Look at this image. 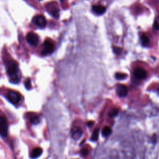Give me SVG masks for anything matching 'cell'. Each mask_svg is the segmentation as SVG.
I'll return each instance as SVG.
<instances>
[{
	"label": "cell",
	"mask_w": 159,
	"mask_h": 159,
	"mask_svg": "<svg viewBox=\"0 0 159 159\" xmlns=\"http://www.w3.org/2000/svg\"><path fill=\"white\" fill-rule=\"evenodd\" d=\"M6 69L8 75L10 77V81L13 83H18L20 78L17 75L19 71L18 64L14 60H9L6 63Z\"/></svg>",
	"instance_id": "cell-1"
},
{
	"label": "cell",
	"mask_w": 159,
	"mask_h": 159,
	"mask_svg": "<svg viewBox=\"0 0 159 159\" xmlns=\"http://www.w3.org/2000/svg\"><path fill=\"white\" fill-rule=\"evenodd\" d=\"M8 100L13 105H16L21 100V95L19 93L11 90L7 94Z\"/></svg>",
	"instance_id": "cell-2"
},
{
	"label": "cell",
	"mask_w": 159,
	"mask_h": 159,
	"mask_svg": "<svg viewBox=\"0 0 159 159\" xmlns=\"http://www.w3.org/2000/svg\"><path fill=\"white\" fill-rule=\"evenodd\" d=\"M0 135L6 137L8 135V124L5 118L0 116Z\"/></svg>",
	"instance_id": "cell-3"
},
{
	"label": "cell",
	"mask_w": 159,
	"mask_h": 159,
	"mask_svg": "<svg viewBox=\"0 0 159 159\" xmlns=\"http://www.w3.org/2000/svg\"><path fill=\"white\" fill-rule=\"evenodd\" d=\"M32 22L37 26L40 28H44L47 24V21L43 15H37L32 19Z\"/></svg>",
	"instance_id": "cell-4"
},
{
	"label": "cell",
	"mask_w": 159,
	"mask_h": 159,
	"mask_svg": "<svg viewBox=\"0 0 159 159\" xmlns=\"http://www.w3.org/2000/svg\"><path fill=\"white\" fill-rule=\"evenodd\" d=\"M26 40L31 45H37L39 43V37L33 32H30L26 36Z\"/></svg>",
	"instance_id": "cell-5"
},
{
	"label": "cell",
	"mask_w": 159,
	"mask_h": 159,
	"mask_svg": "<svg viewBox=\"0 0 159 159\" xmlns=\"http://www.w3.org/2000/svg\"><path fill=\"white\" fill-rule=\"evenodd\" d=\"M133 74L134 77L138 80H143L146 78L147 77L146 71L141 67H137L135 68Z\"/></svg>",
	"instance_id": "cell-6"
},
{
	"label": "cell",
	"mask_w": 159,
	"mask_h": 159,
	"mask_svg": "<svg viewBox=\"0 0 159 159\" xmlns=\"http://www.w3.org/2000/svg\"><path fill=\"white\" fill-rule=\"evenodd\" d=\"M116 93L120 97H124L128 94V88L124 85H119L116 88Z\"/></svg>",
	"instance_id": "cell-7"
},
{
	"label": "cell",
	"mask_w": 159,
	"mask_h": 159,
	"mask_svg": "<svg viewBox=\"0 0 159 159\" xmlns=\"http://www.w3.org/2000/svg\"><path fill=\"white\" fill-rule=\"evenodd\" d=\"M44 45L45 48V54H51L54 51V45L49 40H45Z\"/></svg>",
	"instance_id": "cell-8"
},
{
	"label": "cell",
	"mask_w": 159,
	"mask_h": 159,
	"mask_svg": "<svg viewBox=\"0 0 159 159\" xmlns=\"http://www.w3.org/2000/svg\"><path fill=\"white\" fill-rule=\"evenodd\" d=\"M72 137L75 139V140H78L79 138H80L83 131L80 128H79L78 127H75L72 129Z\"/></svg>",
	"instance_id": "cell-9"
},
{
	"label": "cell",
	"mask_w": 159,
	"mask_h": 159,
	"mask_svg": "<svg viewBox=\"0 0 159 159\" xmlns=\"http://www.w3.org/2000/svg\"><path fill=\"white\" fill-rule=\"evenodd\" d=\"M28 117H29V121L31 123L33 124H38L40 123V118L38 115L34 113H29L27 114Z\"/></svg>",
	"instance_id": "cell-10"
},
{
	"label": "cell",
	"mask_w": 159,
	"mask_h": 159,
	"mask_svg": "<svg viewBox=\"0 0 159 159\" xmlns=\"http://www.w3.org/2000/svg\"><path fill=\"white\" fill-rule=\"evenodd\" d=\"M93 11L97 15H103L104 14L105 12L106 11V8L103 6L101 5H96V6H93L92 7Z\"/></svg>",
	"instance_id": "cell-11"
},
{
	"label": "cell",
	"mask_w": 159,
	"mask_h": 159,
	"mask_svg": "<svg viewBox=\"0 0 159 159\" xmlns=\"http://www.w3.org/2000/svg\"><path fill=\"white\" fill-rule=\"evenodd\" d=\"M43 149L40 147H37L36 149H34L33 151L32 152V155H31V157L32 158H37L39 157V156H40L42 155V153H43Z\"/></svg>",
	"instance_id": "cell-12"
},
{
	"label": "cell",
	"mask_w": 159,
	"mask_h": 159,
	"mask_svg": "<svg viewBox=\"0 0 159 159\" xmlns=\"http://www.w3.org/2000/svg\"><path fill=\"white\" fill-rule=\"evenodd\" d=\"M141 43L142 45L144 46H147L149 44V39L146 35L142 34L141 36Z\"/></svg>",
	"instance_id": "cell-13"
},
{
	"label": "cell",
	"mask_w": 159,
	"mask_h": 159,
	"mask_svg": "<svg viewBox=\"0 0 159 159\" xmlns=\"http://www.w3.org/2000/svg\"><path fill=\"white\" fill-rule=\"evenodd\" d=\"M111 133V129L108 126H105V127L102 130V134L103 136L107 137L110 135Z\"/></svg>",
	"instance_id": "cell-14"
},
{
	"label": "cell",
	"mask_w": 159,
	"mask_h": 159,
	"mask_svg": "<svg viewBox=\"0 0 159 159\" xmlns=\"http://www.w3.org/2000/svg\"><path fill=\"white\" fill-rule=\"evenodd\" d=\"M99 133H100V129H95L94 131L93 132L92 136H91V141H96L98 137H99Z\"/></svg>",
	"instance_id": "cell-15"
},
{
	"label": "cell",
	"mask_w": 159,
	"mask_h": 159,
	"mask_svg": "<svg viewBox=\"0 0 159 159\" xmlns=\"http://www.w3.org/2000/svg\"><path fill=\"white\" fill-rule=\"evenodd\" d=\"M115 77L117 79H118V80H124L126 78H127L128 75H127V74H125V73H116Z\"/></svg>",
	"instance_id": "cell-16"
},
{
	"label": "cell",
	"mask_w": 159,
	"mask_h": 159,
	"mask_svg": "<svg viewBox=\"0 0 159 159\" xmlns=\"http://www.w3.org/2000/svg\"><path fill=\"white\" fill-rule=\"evenodd\" d=\"M119 113V111L118 109H111L110 111H109V116L110 117H114L118 115Z\"/></svg>",
	"instance_id": "cell-17"
},
{
	"label": "cell",
	"mask_w": 159,
	"mask_h": 159,
	"mask_svg": "<svg viewBox=\"0 0 159 159\" xmlns=\"http://www.w3.org/2000/svg\"><path fill=\"white\" fill-rule=\"evenodd\" d=\"M153 28L156 30H159V16H157L153 23Z\"/></svg>",
	"instance_id": "cell-18"
},
{
	"label": "cell",
	"mask_w": 159,
	"mask_h": 159,
	"mask_svg": "<svg viewBox=\"0 0 159 159\" xmlns=\"http://www.w3.org/2000/svg\"><path fill=\"white\" fill-rule=\"evenodd\" d=\"M24 84H25V86H26L27 90H30V89H31L32 85H31V79L27 78L26 80V82H24Z\"/></svg>",
	"instance_id": "cell-19"
},
{
	"label": "cell",
	"mask_w": 159,
	"mask_h": 159,
	"mask_svg": "<svg viewBox=\"0 0 159 159\" xmlns=\"http://www.w3.org/2000/svg\"><path fill=\"white\" fill-rule=\"evenodd\" d=\"M113 51L116 54L119 55L121 53L122 49L120 48V47H113Z\"/></svg>",
	"instance_id": "cell-20"
},
{
	"label": "cell",
	"mask_w": 159,
	"mask_h": 159,
	"mask_svg": "<svg viewBox=\"0 0 159 159\" xmlns=\"http://www.w3.org/2000/svg\"><path fill=\"white\" fill-rule=\"evenodd\" d=\"M52 15L55 18H58L59 16V11L58 9H55L52 11Z\"/></svg>",
	"instance_id": "cell-21"
},
{
	"label": "cell",
	"mask_w": 159,
	"mask_h": 159,
	"mask_svg": "<svg viewBox=\"0 0 159 159\" xmlns=\"http://www.w3.org/2000/svg\"><path fill=\"white\" fill-rule=\"evenodd\" d=\"M89 151L87 149H83V150L81 151V154L83 156H86L88 155Z\"/></svg>",
	"instance_id": "cell-22"
},
{
	"label": "cell",
	"mask_w": 159,
	"mask_h": 159,
	"mask_svg": "<svg viewBox=\"0 0 159 159\" xmlns=\"http://www.w3.org/2000/svg\"><path fill=\"white\" fill-rule=\"evenodd\" d=\"M93 123H94L92 122V121H90V122H88V123H87V125H88V126H91L93 125Z\"/></svg>",
	"instance_id": "cell-23"
}]
</instances>
